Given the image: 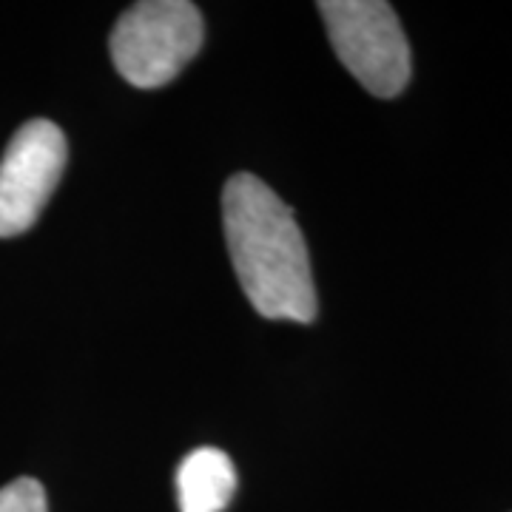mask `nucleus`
<instances>
[{
  "mask_svg": "<svg viewBox=\"0 0 512 512\" xmlns=\"http://www.w3.org/2000/svg\"><path fill=\"white\" fill-rule=\"evenodd\" d=\"M0 512H49L43 484L35 478H18L0 487Z\"/></svg>",
  "mask_w": 512,
  "mask_h": 512,
  "instance_id": "6",
  "label": "nucleus"
},
{
  "mask_svg": "<svg viewBox=\"0 0 512 512\" xmlns=\"http://www.w3.org/2000/svg\"><path fill=\"white\" fill-rule=\"evenodd\" d=\"M330 46L339 63L367 92L390 100L404 92L413 74V55L399 15L384 0H322Z\"/></svg>",
  "mask_w": 512,
  "mask_h": 512,
  "instance_id": "3",
  "label": "nucleus"
},
{
  "mask_svg": "<svg viewBox=\"0 0 512 512\" xmlns=\"http://www.w3.org/2000/svg\"><path fill=\"white\" fill-rule=\"evenodd\" d=\"M200 9L188 0H143L111 29V63L137 89L171 83L202 49Z\"/></svg>",
  "mask_w": 512,
  "mask_h": 512,
  "instance_id": "2",
  "label": "nucleus"
},
{
  "mask_svg": "<svg viewBox=\"0 0 512 512\" xmlns=\"http://www.w3.org/2000/svg\"><path fill=\"white\" fill-rule=\"evenodd\" d=\"M222 225L239 285L265 319L308 325L319 302L308 245L293 211L254 174H234L222 191Z\"/></svg>",
  "mask_w": 512,
  "mask_h": 512,
  "instance_id": "1",
  "label": "nucleus"
},
{
  "mask_svg": "<svg viewBox=\"0 0 512 512\" xmlns=\"http://www.w3.org/2000/svg\"><path fill=\"white\" fill-rule=\"evenodd\" d=\"M69 146L52 120H29L0 160V239L26 234L52 200Z\"/></svg>",
  "mask_w": 512,
  "mask_h": 512,
  "instance_id": "4",
  "label": "nucleus"
},
{
  "mask_svg": "<svg viewBox=\"0 0 512 512\" xmlns=\"http://www.w3.org/2000/svg\"><path fill=\"white\" fill-rule=\"evenodd\" d=\"M237 493V470L228 453L200 447L188 453L177 470L180 512H222Z\"/></svg>",
  "mask_w": 512,
  "mask_h": 512,
  "instance_id": "5",
  "label": "nucleus"
}]
</instances>
